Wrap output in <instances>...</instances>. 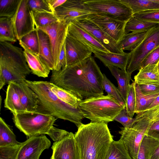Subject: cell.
Instances as JSON below:
<instances>
[{
  "mask_svg": "<svg viewBox=\"0 0 159 159\" xmlns=\"http://www.w3.org/2000/svg\"><path fill=\"white\" fill-rule=\"evenodd\" d=\"M12 131L4 120L0 118V146L20 144Z\"/></svg>",
  "mask_w": 159,
  "mask_h": 159,
  "instance_id": "obj_33",
  "label": "cell"
},
{
  "mask_svg": "<svg viewBox=\"0 0 159 159\" xmlns=\"http://www.w3.org/2000/svg\"><path fill=\"white\" fill-rule=\"evenodd\" d=\"M33 16L35 27L37 29L60 21L53 13L41 12Z\"/></svg>",
  "mask_w": 159,
  "mask_h": 159,
  "instance_id": "obj_37",
  "label": "cell"
},
{
  "mask_svg": "<svg viewBox=\"0 0 159 159\" xmlns=\"http://www.w3.org/2000/svg\"><path fill=\"white\" fill-rule=\"evenodd\" d=\"M21 143L19 144L0 146V159H17Z\"/></svg>",
  "mask_w": 159,
  "mask_h": 159,
  "instance_id": "obj_41",
  "label": "cell"
},
{
  "mask_svg": "<svg viewBox=\"0 0 159 159\" xmlns=\"http://www.w3.org/2000/svg\"><path fill=\"white\" fill-rule=\"evenodd\" d=\"M11 19L16 37L19 41L36 28L33 16L28 6L27 0H20Z\"/></svg>",
  "mask_w": 159,
  "mask_h": 159,
  "instance_id": "obj_11",
  "label": "cell"
},
{
  "mask_svg": "<svg viewBox=\"0 0 159 159\" xmlns=\"http://www.w3.org/2000/svg\"><path fill=\"white\" fill-rule=\"evenodd\" d=\"M85 3L96 13L118 20L126 22L133 14L120 0H85Z\"/></svg>",
  "mask_w": 159,
  "mask_h": 159,
  "instance_id": "obj_8",
  "label": "cell"
},
{
  "mask_svg": "<svg viewBox=\"0 0 159 159\" xmlns=\"http://www.w3.org/2000/svg\"><path fill=\"white\" fill-rule=\"evenodd\" d=\"M57 118L51 115L37 111H24L13 114L16 126L29 138L48 134Z\"/></svg>",
  "mask_w": 159,
  "mask_h": 159,
  "instance_id": "obj_6",
  "label": "cell"
},
{
  "mask_svg": "<svg viewBox=\"0 0 159 159\" xmlns=\"http://www.w3.org/2000/svg\"><path fill=\"white\" fill-rule=\"evenodd\" d=\"M159 46V24L149 30L142 42L130 51V57L126 68L127 72L131 74L139 70L142 61L152 50Z\"/></svg>",
  "mask_w": 159,
  "mask_h": 159,
  "instance_id": "obj_9",
  "label": "cell"
},
{
  "mask_svg": "<svg viewBox=\"0 0 159 159\" xmlns=\"http://www.w3.org/2000/svg\"><path fill=\"white\" fill-rule=\"evenodd\" d=\"M159 61V46L151 52L144 59L141 63L140 69L148 65H157Z\"/></svg>",
  "mask_w": 159,
  "mask_h": 159,
  "instance_id": "obj_45",
  "label": "cell"
},
{
  "mask_svg": "<svg viewBox=\"0 0 159 159\" xmlns=\"http://www.w3.org/2000/svg\"><path fill=\"white\" fill-rule=\"evenodd\" d=\"M19 43L25 45L34 53L39 55V41L37 29L23 36L19 41Z\"/></svg>",
  "mask_w": 159,
  "mask_h": 159,
  "instance_id": "obj_35",
  "label": "cell"
},
{
  "mask_svg": "<svg viewBox=\"0 0 159 159\" xmlns=\"http://www.w3.org/2000/svg\"><path fill=\"white\" fill-rule=\"evenodd\" d=\"M66 0H46L51 10L54 13L55 9L64 3Z\"/></svg>",
  "mask_w": 159,
  "mask_h": 159,
  "instance_id": "obj_50",
  "label": "cell"
},
{
  "mask_svg": "<svg viewBox=\"0 0 159 159\" xmlns=\"http://www.w3.org/2000/svg\"><path fill=\"white\" fill-rule=\"evenodd\" d=\"M19 44L24 49L27 63L32 73L39 77H48L50 70L39 55L34 53L23 44Z\"/></svg>",
  "mask_w": 159,
  "mask_h": 159,
  "instance_id": "obj_21",
  "label": "cell"
},
{
  "mask_svg": "<svg viewBox=\"0 0 159 159\" xmlns=\"http://www.w3.org/2000/svg\"><path fill=\"white\" fill-rule=\"evenodd\" d=\"M106 159H132L120 140H113L109 148Z\"/></svg>",
  "mask_w": 159,
  "mask_h": 159,
  "instance_id": "obj_34",
  "label": "cell"
},
{
  "mask_svg": "<svg viewBox=\"0 0 159 159\" xmlns=\"http://www.w3.org/2000/svg\"><path fill=\"white\" fill-rule=\"evenodd\" d=\"M85 3V0H66L57 8L54 14L60 21L74 22L87 19L95 14Z\"/></svg>",
  "mask_w": 159,
  "mask_h": 159,
  "instance_id": "obj_10",
  "label": "cell"
},
{
  "mask_svg": "<svg viewBox=\"0 0 159 159\" xmlns=\"http://www.w3.org/2000/svg\"><path fill=\"white\" fill-rule=\"evenodd\" d=\"M4 107L14 114L25 111L19 95L12 82H10L7 89Z\"/></svg>",
  "mask_w": 159,
  "mask_h": 159,
  "instance_id": "obj_24",
  "label": "cell"
},
{
  "mask_svg": "<svg viewBox=\"0 0 159 159\" xmlns=\"http://www.w3.org/2000/svg\"><path fill=\"white\" fill-rule=\"evenodd\" d=\"M79 107L84 118L89 119L91 122L108 124L114 120L126 106L107 94L82 100Z\"/></svg>",
  "mask_w": 159,
  "mask_h": 159,
  "instance_id": "obj_5",
  "label": "cell"
},
{
  "mask_svg": "<svg viewBox=\"0 0 159 159\" xmlns=\"http://www.w3.org/2000/svg\"><path fill=\"white\" fill-rule=\"evenodd\" d=\"M137 84L141 92L144 95L159 93V84Z\"/></svg>",
  "mask_w": 159,
  "mask_h": 159,
  "instance_id": "obj_47",
  "label": "cell"
},
{
  "mask_svg": "<svg viewBox=\"0 0 159 159\" xmlns=\"http://www.w3.org/2000/svg\"><path fill=\"white\" fill-rule=\"evenodd\" d=\"M17 40L11 18L0 17V42H15Z\"/></svg>",
  "mask_w": 159,
  "mask_h": 159,
  "instance_id": "obj_31",
  "label": "cell"
},
{
  "mask_svg": "<svg viewBox=\"0 0 159 159\" xmlns=\"http://www.w3.org/2000/svg\"><path fill=\"white\" fill-rule=\"evenodd\" d=\"M135 119H144L152 123L159 120V104L153 107L136 114Z\"/></svg>",
  "mask_w": 159,
  "mask_h": 159,
  "instance_id": "obj_42",
  "label": "cell"
},
{
  "mask_svg": "<svg viewBox=\"0 0 159 159\" xmlns=\"http://www.w3.org/2000/svg\"><path fill=\"white\" fill-rule=\"evenodd\" d=\"M37 29L39 41V55L49 69L52 71L54 70L55 65L49 37L43 30Z\"/></svg>",
  "mask_w": 159,
  "mask_h": 159,
  "instance_id": "obj_22",
  "label": "cell"
},
{
  "mask_svg": "<svg viewBox=\"0 0 159 159\" xmlns=\"http://www.w3.org/2000/svg\"><path fill=\"white\" fill-rule=\"evenodd\" d=\"M94 56L106 66H111L126 70L130 57V52L116 53L92 49Z\"/></svg>",
  "mask_w": 159,
  "mask_h": 159,
  "instance_id": "obj_19",
  "label": "cell"
},
{
  "mask_svg": "<svg viewBox=\"0 0 159 159\" xmlns=\"http://www.w3.org/2000/svg\"><path fill=\"white\" fill-rule=\"evenodd\" d=\"M51 90L60 100L78 108L82 101L68 91L50 82Z\"/></svg>",
  "mask_w": 159,
  "mask_h": 159,
  "instance_id": "obj_32",
  "label": "cell"
},
{
  "mask_svg": "<svg viewBox=\"0 0 159 159\" xmlns=\"http://www.w3.org/2000/svg\"><path fill=\"white\" fill-rule=\"evenodd\" d=\"M25 81L37 95L38 111L48 114L57 119L69 121L77 127L84 118L79 108H76L60 100L51 90L50 82L43 81Z\"/></svg>",
  "mask_w": 159,
  "mask_h": 159,
  "instance_id": "obj_3",
  "label": "cell"
},
{
  "mask_svg": "<svg viewBox=\"0 0 159 159\" xmlns=\"http://www.w3.org/2000/svg\"><path fill=\"white\" fill-rule=\"evenodd\" d=\"M131 127H122L119 133L122 141L132 159H137L139 148L144 136L152 123L144 119H135Z\"/></svg>",
  "mask_w": 159,
  "mask_h": 159,
  "instance_id": "obj_7",
  "label": "cell"
},
{
  "mask_svg": "<svg viewBox=\"0 0 159 159\" xmlns=\"http://www.w3.org/2000/svg\"><path fill=\"white\" fill-rule=\"evenodd\" d=\"M112 75L116 79L119 92L125 103L128 92L132 80L131 74L128 73L126 70L120 69L113 66H106Z\"/></svg>",
  "mask_w": 159,
  "mask_h": 159,
  "instance_id": "obj_23",
  "label": "cell"
},
{
  "mask_svg": "<svg viewBox=\"0 0 159 159\" xmlns=\"http://www.w3.org/2000/svg\"><path fill=\"white\" fill-rule=\"evenodd\" d=\"M52 148V153L50 159H81L74 134L72 132L62 140L54 142Z\"/></svg>",
  "mask_w": 159,
  "mask_h": 159,
  "instance_id": "obj_17",
  "label": "cell"
},
{
  "mask_svg": "<svg viewBox=\"0 0 159 159\" xmlns=\"http://www.w3.org/2000/svg\"><path fill=\"white\" fill-rule=\"evenodd\" d=\"M125 104L128 115L133 118L135 113L136 107L134 81H133L129 86Z\"/></svg>",
  "mask_w": 159,
  "mask_h": 159,
  "instance_id": "obj_40",
  "label": "cell"
},
{
  "mask_svg": "<svg viewBox=\"0 0 159 159\" xmlns=\"http://www.w3.org/2000/svg\"><path fill=\"white\" fill-rule=\"evenodd\" d=\"M157 70H158V72L159 73V61H158V62L157 64Z\"/></svg>",
  "mask_w": 159,
  "mask_h": 159,
  "instance_id": "obj_52",
  "label": "cell"
},
{
  "mask_svg": "<svg viewBox=\"0 0 159 159\" xmlns=\"http://www.w3.org/2000/svg\"><path fill=\"white\" fill-rule=\"evenodd\" d=\"M51 144L50 140L45 135L29 138L21 143L17 159H39L43 152Z\"/></svg>",
  "mask_w": 159,
  "mask_h": 159,
  "instance_id": "obj_13",
  "label": "cell"
},
{
  "mask_svg": "<svg viewBox=\"0 0 159 159\" xmlns=\"http://www.w3.org/2000/svg\"><path fill=\"white\" fill-rule=\"evenodd\" d=\"M20 1V0H0V17L12 18Z\"/></svg>",
  "mask_w": 159,
  "mask_h": 159,
  "instance_id": "obj_36",
  "label": "cell"
},
{
  "mask_svg": "<svg viewBox=\"0 0 159 159\" xmlns=\"http://www.w3.org/2000/svg\"><path fill=\"white\" fill-rule=\"evenodd\" d=\"M134 77L137 84H159V73L157 65L147 66L141 68Z\"/></svg>",
  "mask_w": 159,
  "mask_h": 159,
  "instance_id": "obj_25",
  "label": "cell"
},
{
  "mask_svg": "<svg viewBox=\"0 0 159 159\" xmlns=\"http://www.w3.org/2000/svg\"><path fill=\"white\" fill-rule=\"evenodd\" d=\"M148 32L142 33L131 32L125 34L118 43L119 48L123 51L133 50L142 42Z\"/></svg>",
  "mask_w": 159,
  "mask_h": 159,
  "instance_id": "obj_28",
  "label": "cell"
},
{
  "mask_svg": "<svg viewBox=\"0 0 159 159\" xmlns=\"http://www.w3.org/2000/svg\"><path fill=\"white\" fill-rule=\"evenodd\" d=\"M129 7L133 14L159 10V0H120Z\"/></svg>",
  "mask_w": 159,
  "mask_h": 159,
  "instance_id": "obj_26",
  "label": "cell"
},
{
  "mask_svg": "<svg viewBox=\"0 0 159 159\" xmlns=\"http://www.w3.org/2000/svg\"><path fill=\"white\" fill-rule=\"evenodd\" d=\"M70 132L53 126L51 128L47 135L54 142H56L63 139L69 134Z\"/></svg>",
  "mask_w": 159,
  "mask_h": 159,
  "instance_id": "obj_46",
  "label": "cell"
},
{
  "mask_svg": "<svg viewBox=\"0 0 159 159\" xmlns=\"http://www.w3.org/2000/svg\"><path fill=\"white\" fill-rule=\"evenodd\" d=\"M31 72L22 48L10 42H0V89L10 82L25 80Z\"/></svg>",
  "mask_w": 159,
  "mask_h": 159,
  "instance_id": "obj_4",
  "label": "cell"
},
{
  "mask_svg": "<svg viewBox=\"0 0 159 159\" xmlns=\"http://www.w3.org/2000/svg\"><path fill=\"white\" fill-rule=\"evenodd\" d=\"M157 25L156 23L143 21L132 16L126 22L125 27V34L130 32L134 33L146 32Z\"/></svg>",
  "mask_w": 159,
  "mask_h": 159,
  "instance_id": "obj_29",
  "label": "cell"
},
{
  "mask_svg": "<svg viewBox=\"0 0 159 159\" xmlns=\"http://www.w3.org/2000/svg\"><path fill=\"white\" fill-rule=\"evenodd\" d=\"M133 16L143 21L159 24V10L138 12Z\"/></svg>",
  "mask_w": 159,
  "mask_h": 159,
  "instance_id": "obj_43",
  "label": "cell"
},
{
  "mask_svg": "<svg viewBox=\"0 0 159 159\" xmlns=\"http://www.w3.org/2000/svg\"><path fill=\"white\" fill-rule=\"evenodd\" d=\"M146 135L159 140V120L152 123Z\"/></svg>",
  "mask_w": 159,
  "mask_h": 159,
  "instance_id": "obj_49",
  "label": "cell"
},
{
  "mask_svg": "<svg viewBox=\"0 0 159 159\" xmlns=\"http://www.w3.org/2000/svg\"><path fill=\"white\" fill-rule=\"evenodd\" d=\"M114 120L120 123L125 128L132 127L135 122V118L130 117L128 115L126 107L116 116Z\"/></svg>",
  "mask_w": 159,
  "mask_h": 159,
  "instance_id": "obj_44",
  "label": "cell"
},
{
  "mask_svg": "<svg viewBox=\"0 0 159 159\" xmlns=\"http://www.w3.org/2000/svg\"><path fill=\"white\" fill-rule=\"evenodd\" d=\"M87 19L96 24L118 43L125 34L127 21L116 20L97 13L91 15Z\"/></svg>",
  "mask_w": 159,
  "mask_h": 159,
  "instance_id": "obj_15",
  "label": "cell"
},
{
  "mask_svg": "<svg viewBox=\"0 0 159 159\" xmlns=\"http://www.w3.org/2000/svg\"><path fill=\"white\" fill-rule=\"evenodd\" d=\"M102 84L104 90L107 93V95L113 97L120 104L125 105V102L119 92L118 88L112 83L104 74H103Z\"/></svg>",
  "mask_w": 159,
  "mask_h": 159,
  "instance_id": "obj_38",
  "label": "cell"
},
{
  "mask_svg": "<svg viewBox=\"0 0 159 159\" xmlns=\"http://www.w3.org/2000/svg\"><path fill=\"white\" fill-rule=\"evenodd\" d=\"M74 137L81 159H106L113 141L107 124L102 122L82 123Z\"/></svg>",
  "mask_w": 159,
  "mask_h": 159,
  "instance_id": "obj_2",
  "label": "cell"
},
{
  "mask_svg": "<svg viewBox=\"0 0 159 159\" xmlns=\"http://www.w3.org/2000/svg\"><path fill=\"white\" fill-rule=\"evenodd\" d=\"M65 45L66 67L84 60L91 56L93 53L89 47L68 33L65 40Z\"/></svg>",
  "mask_w": 159,
  "mask_h": 159,
  "instance_id": "obj_14",
  "label": "cell"
},
{
  "mask_svg": "<svg viewBox=\"0 0 159 159\" xmlns=\"http://www.w3.org/2000/svg\"><path fill=\"white\" fill-rule=\"evenodd\" d=\"M136 98L135 113L137 114L146 110L156 97L159 93L148 95H143L141 92L138 84L134 81Z\"/></svg>",
  "mask_w": 159,
  "mask_h": 159,
  "instance_id": "obj_30",
  "label": "cell"
},
{
  "mask_svg": "<svg viewBox=\"0 0 159 159\" xmlns=\"http://www.w3.org/2000/svg\"><path fill=\"white\" fill-rule=\"evenodd\" d=\"M151 159H159V146L153 153Z\"/></svg>",
  "mask_w": 159,
  "mask_h": 159,
  "instance_id": "obj_51",
  "label": "cell"
},
{
  "mask_svg": "<svg viewBox=\"0 0 159 159\" xmlns=\"http://www.w3.org/2000/svg\"><path fill=\"white\" fill-rule=\"evenodd\" d=\"M27 0L28 6L33 15L44 12L54 13L46 0Z\"/></svg>",
  "mask_w": 159,
  "mask_h": 159,
  "instance_id": "obj_39",
  "label": "cell"
},
{
  "mask_svg": "<svg viewBox=\"0 0 159 159\" xmlns=\"http://www.w3.org/2000/svg\"><path fill=\"white\" fill-rule=\"evenodd\" d=\"M91 34L110 52L123 53L118 43L93 22L88 19L72 22Z\"/></svg>",
  "mask_w": 159,
  "mask_h": 159,
  "instance_id": "obj_16",
  "label": "cell"
},
{
  "mask_svg": "<svg viewBox=\"0 0 159 159\" xmlns=\"http://www.w3.org/2000/svg\"><path fill=\"white\" fill-rule=\"evenodd\" d=\"M67 33L87 45L92 49L109 52L91 34L73 22H69Z\"/></svg>",
  "mask_w": 159,
  "mask_h": 159,
  "instance_id": "obj_20",
  "label": "cell"
},
{
  "mask_svg": "<svg viewBox=\"0 0 159 159\" xmlns=\"http://www.w3.org/2000/svg\"><path fill=\"white\" fill-rule=\"evenodd\" d=\"M66 66V58L64 42L60 53L57 66L54 70L59 71Z\"/></svg>",
  "mask_w": 159,
  "mask_h": 159,
  "instance_id": "obj_48",
  "label": "cell"
},
{
  "mask_svg": "<svg viewBox=\"0 0 159 159\" xmlns=\"http://www.w3.org/2000/svg\"><path fill=\"white\" fill-rule=\"evenodd\" d=\"M103 74L91 55L59 71L52 70L50 82L83 100L103 95Z\"/></svg>",
  "mask_w": 159,
  "mask_h": 159,
  "instance_id": "obj_1",
  "label": "cell"
},
{
  "mask_svg": "<svg viewBox=\"0 0 159 159\" xmlns=\"http://www.w3.org/2000/svg\"><path fill=\"white\" fill-rule=\"evenodd\" d=\"M69 23L66 21H59L38 29L46 33L49 37L55 69L67 34Z\"/></svg>",
  "mask_w": 159,
  "mask_h": 159,
  "instance_id": "obj_12",
  "label": "cell"
},
{
  "mask_svg": "<svg viewBox=\"0 0 159 159\" xmlns=\"http://www.w3.org/2000/svg\"><path fill=\"white\" fill-rule=\"evenodd\" d=\"M159 146V140L145 135L140 145L137 159H151Z\"/></svg>",
  "mask_w": 159,
  "mask_h": 159,
  "instance_id": "obj_27",
  "label": "cell"
},
{
  "mask_svg": "<svg viewBox=\"0 0 159 159\" xmlns=\"http://www.w3.org/2000/svg\"><path fill=\"white\" fill-rule=\"evenodd\" d=\"M13 83L25 111L34 112L38 111L39 100L36 93L26 84L25 80Z\"/></svg>",
  "mask_w": 159,
  "mask_h": 159,
  "instance_id": "obj_18",
  "label": "cell"
}]
</instances>
